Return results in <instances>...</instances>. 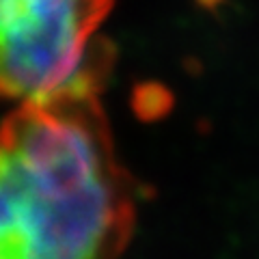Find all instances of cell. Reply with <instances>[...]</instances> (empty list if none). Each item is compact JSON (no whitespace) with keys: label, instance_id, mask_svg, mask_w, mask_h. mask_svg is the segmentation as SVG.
Wrapping results in <instances>:
<instances>
[{"label":"cell","instance_id":"3957f363","mask_svg":"<svg viewBox=\"0 0 259 259\" xmlns=\"http://www.w3.org/2000/svg\"><path fill=\"white\" fill-rule=\"evenodd\" d=\"M166 91L160 87H143L139 93H136V104H139V112L145 117H158L160 112H164L168 108V104H171V95L162 97Z\"/></svg>","mask_w":259,"mask_h":259},{"label":"cell","instance_id":"6da1fadb","mask_svg":"<svg viewBox=\"0 0 259 259\" xmlns=\"http://www.w3.org/2000/svg\"><path fill=\"white\" fill-rule=\"evenodd\" d=\"M134 207L97 93L24 102L0 123V259H121Z\"/></svg>","mask_w":259,"mask_h":259},{"label":"cell","instance_id":"7a4b0ae2","mask_svg":"<svg viewBox=\"0 0 259 259\" xmlns=\"http://www.w3.org/2000/svg\"><path fill=\"white\" fill-rule=\"evenodd\" d=\"M115 0H0V102L104 84L112 50L95 32Z\"/></svg>","mask_w":259,"mask_h":259}]
</instances>
